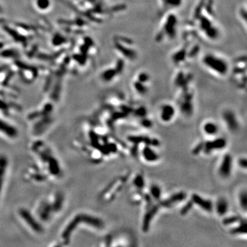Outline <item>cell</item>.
<instances>
[{"instance_id":"cell-20","label":"cell","mask_w":247,"mask_h":247,"mask_svg":"<svg viewBox=\"0 0 247 247\" xmlns=\"http://www.w3.org/2000/svg\"><path fill=\"white\" fill-rule=\"evenodd\" d=\"M216 210L218 216H224L229 210V202L224 198H220L216 204Z\"/></svg>"},{"instance_id":"cell-37","label":"cell","mask_w":247,"mask_h":247,"mask_svg":"<svg viewBox=\"0 0 247 247\" xmlns=\"http://www.w3.org/2000/svg\"><path fill=\"white\" fill-rule=\"evenodd\" d=\"M165 1L168 4L173 7L179 6L182 2V0H165Z\"/></svg>"},{"instance_id":"cell-10","label":"cell","mask_w":247,"mask_h":247,"mask_svg":"<svg viewBox=\"0 0 247 247\" xmlns=\"http://www.w3.org/2000/svg\"><path fill=\"white\" fill-rule=\"evenodd\" d=\"M177 24L176 17L173 14H170L167 17L166 23L163 27V32L168 37L173 39L176 36V26Z\"/></svg>"},{"instance_id":"cell-40","label":"cell","mask_w":247,"mask_h":247,"mask_svg":"<svg viewBox=\"0 0 247 247\" xmlns=\"http://www.w3.org/2000/svg\"><path fill=\"white\" fill-rule=\"evenodd\" d=\"M246 164H247V162H246V158H241L239 159V167H241L242 168H246Z\"/></svg>"},{"instance_id":"cell-7","label":"cell","mask_w":247,"mask_h":247,"mask_svg":"<svg viewBox=\"0 0 247 247\" xmlns=\"http://www.w3.org/2000/svg\"><path fill=\"white\" fill-rule=\"evenodd\" d=\"M0 136L10 141L16 140L19 137V130L10 122L0 118Z\"/></svg>"},{"instance_id":"cell-29","label":"cell","mask_w":247,"mask_h":247,"mask_svg":"<svg viewBox=\"0 0 247 247\" xmlns=\"http://www.w3.org/2000/svg\"><path fill=\"white\" fill-rule=\"evenodd\" d=\"M239 205H240L242 209L246 211V202H247V198H246V191L242 192L239 196Z\"/></svg>"},{"instance_id":"cell-34","label":"cell","mask_w":247,"mask_h":247,"mask_svg":"<svg viewBox=\"0 0 247 247\" xmlns=\"http://www.w3.org/2000/svg\"><path fill=\"white\" fill-rule=\"evenodd\" d=\"M199 52H200L199 45H195L192 48V50L190 51V52L187 53V56L190 58H194L197 55V54L199 53Z\"/></svg>"},{"instance_id":"cell-44","label":"cell","mask_w":247,"mask_h":247,"mask_svg":"<svg viewBox=\"0 0 247 247\" xmlns=\"http://www.w3.org/2000/svg\"><path fill=\"white\" fill-rule=\"evenodd\" d=\"M126 8V6L124 5H119V6H116L115 7L113 8V11H119V10H124Z\"/></svg>"},{"instance_id":"cell-36","label":"cell","mask_w":247,"mask_h":247,"mask_svg":"<svg viewBox=\"0 0 247 247\" xmlns=\"http://www.w3.org/2000/svg\"><path fill=\"white\" fill-rule=\"evenodd\" d=\"M37 5L41 9L47 8L49 6V1L48 0H38Z\"/></svg>"},{"instance_id":"cell-23","label":"cell","mask_w":247,"mask_h":247,"mask_svg":"<svg viewBox=\"0 0 247 247\" xmlns=\"http://www.w3.org/2000/svg\"><path fill=\"white\" fill-rule=\"evenodd\" d=\"M150 193L152 198L153 199L157 200V201L160 200L161 197V188L159 187L158 185H152L150 187Z\"/></svg>"},{"instance_id":"cell-15","label":"cell","mask_w":247,"mask_h":247,"mask_svg":"<svg viewBox=\"0 0 247 247\" xmlns=\"http://www.w3.org/2000/svg\"><path fill=\"white\" fill-rule=\"evenodd\" d=\"M175 108L171 104H164L161 108L160 118L163 122H169L172 120L175 115Z\"/></svg>"},{"instance_id":"cell-17","label":"cell","mask_w":247,"mask_h":247,"mask_svg":"<svg viewBox=\"0 0 247 247\" xmlns=\"http://www.w3.org/2000/svg\"><path fill=\"white\" fill-rule=\"evenodd\" d=\"M181 111L184 114H191L193 111V105L192 103V94L187 93L183 97V101L181 103Z\"/></svg>"},{"instance_id":"cell-30","label":"cell","mask_w":247,"mask_h":247,"mask_svg":"<svg viewBox=\"0 0 247 247\" xmlns=\"http://www.w3.org/2000/svg\"><path fill=\"white\" fill-rule=\"evenodd\" d=\"M134 184L139 189H143L144 187V177L141 175H138L134 180Z\"/></svg>"},{"instance_id":"cell-8","label":"cell","mask_w":247,"mask_h":247,"mask_svg":"<svg viewBox=\"0 0 247 247\" xmlns=\"http://www.w3.org/2000/svg\"><path fill=\"white\" fill-rule=\"evenodd\" d=\"M233 168V158L229 154H226L222 159L218 168V173L224 179L229 177Z\"/></svg>"},{"instance_id":"cell-11","label":"cell","mask_w":247,"mask_h":247,"mask_svg":"<svg viewBox=\"0 0 247 247\" xmlns=\"http://www.w3.org/2000/svg\"><path fill=\"white\" fill-rule=\"evenodd\" d=\"M191 201L193 205L198 206L201 209L207 212H212L213 209V205L212 201L202 198L197 194H193L192 195Z\"/></svg>"},{"instance_id":"cell-39","label":"cell","mask_w":247,"mask_h":247,"mask_svg":"<svg viewBox=\"0 0 247 247\" xmlns=\"http://www.w3.org/2000/svg\"><path fill=\"white\" fill-rule=\"evenodd\" d=\"M203 146H204V144H198L197 146L194 148L193 153L194 154H198L201 152L202 150H203Z\"/></svg>"},{"instance_id":"cell-26","label":"cell","mask_w":247,"mask_h":247,"mask_svg":"<svg viewBox=\"0 0 247 247\" xmlns=\"http://www.w3.org/2000/svg\"><path fill=\"white\" fill-rule=\"evenodd\" d=\"M134 88L141 95H144L148 92L147 87L144 85V83L140 82L139 81H135L134 83Z\"/></svg>"},{"instance_id":"cell-41","label":"cell","mask_w":247,"mask_h":247,"mask_svg":"<svg viewBox=\"0 0 247 247\" xmlns=\"http://www.w3.org/2000/svg\"><path fill=\"white\" fill-rule=\"evenodd\" d=\"M245 71H246V68L245 67L242 68V67H236L234 70V73L236 74H241L242 73H244Z\"/></svg>"},{"instance_id":"cell-6","label":"cell","mask_w":247,"mask_h":247,"mask_svg":"<svg viewBox=\"0 0 247 247\" xmlns=\"http://www.w3.org/2000/svg\"><path fill=\"white\" fill-rule=\"evenodd\" d=\"M202 63L207 67L211 70L215 71L216 73L224 76L228 71V65L227 62L220 57H218L213 54H208L203 57Z\"/></svg>"},{"instance_id":"cell-9","label":"cell","mask_w":247,"mask_h":247,"mask_svg":"<svg viewBox=\"0 0 247 247\" xmlns=\"http://www.w3.org/2000/svg\"><path fill=\"white\" fill-rule=\"evenodd\" d=\"M227 146V141L224 138H216L213 140L205 142L203 146V150L205 153L210 154L213 151L220 150L224 148Z\"/></svg>"},{"instance_id":"cell-19","label":"cell","mask_w":247,"mask_h":247,"mask_svg":"<svg viewBox=\"0 0 247 247\" xmlns=\"http://www.w3.org/2000/svg\"><path fill=\"white\" fill-rule=\"evenodd\" d=\"M185 198V194H184L183 192H179V193L173 194L171 197L163 201L162 205L164 207H172V205L176 204L177 202L184 201Z\"/></svg>"},{"instance_id":"cell-46","label":"cell","mask_w":247,"mask_h":247,"mask_svg":"<svg viewBox=\"0 0 247 247\" xmlns=\"http://www.w3.org/2000/svg\"><path fill=\"white\" fill-rule=\"evenodd\" d=\"M163 1H165V0H163Z\"/></svg>"},{"instance_id":"cell-27","label":"cell","mask_w":247,"mask_h":247,"mask_svg":"<svg viewBox=\"0 0 247 247\" xmlns=\"http://www.w3.org/2000/svg\"><path fill=\"white\" fill-rule=\"evenodd\" d=\"M213 4H214V1L213 0H207L204 8L205 10L207 11L210 16L213 17L214 16V10H213Z\"/></svg>"},{"instance_id":"cell-18","label":"cell","mask_w":247,"mask_h":247,"mask_svg":"<svg viewBox=\"0 0 247 247\" xmlns=\"http://www.w3.org/2000/svg\"><path fill=\"white\" fill-rule=\"evenodd\" d=\"M202 130L204 133L208 136H215L218 133L219 128L215 122H207L202 126Z\"/></svg>"},{"instance_id":"cell-32","label":"cell","mask_w":247,"mask_h":247,"mask_svg":"<svg viewBox=\"0 0 247 247\" xmlns=\"http://www.w3.org/2000/svg\"><path fill=\"white\" fill-rule=\"evenodd\" d=\"M124 62L122 59L118 60L117 63H116V67L115 68L118 74L122 73L124 70Z\"/></svg>"},{"instance_id":"cell-31","label":"cell","mask_w":247,"mask_h":247,"mask_svg":"<svg viewBox=\"0 0 247 247\" xmlns=\"http://www.w3.org/2000/svg\"><path fill=\"white\" fill-rule=\"evenodd\" d=\"M149 79H150V76H149V75L146 73V72H141V73H140L137 76V81L142 83L148 82Z\"/></svg>"},{"instance_id":"cell-21","label":"cell","mask_w":247,"mask_h":247,"mask_svg":"<svg viewBox=\"0 0 247 247\" xmlns=\"http://www.w3.org/2000/svg\"><path fill=\"white\" fill-rule=\"evenodd\" d=\"M187 52L186 49L185 48L181 49L174 54L172 56V60L175 63H181V62L183 61L185 59V58L187 56Z\"/></svg>"},{"instance_id":"cell-25","label":"cell","mask_w":247,"mask_h":247,"mask_svg":"<svg viewBox=\"0 0 247 247\" xmlns=\"http://www.w3.org/2000/svg\"><path fill=\"white\" fill-rule=\"evenodd\" d=\"M198 19L200 20V27H201L202 30L205 31L208 28H209L211 25H212L210 19L205 16L201 15L198 17Z\"/></svg>"},{"instance_id":"cell-42","label":"cell","mask_w":247,"mask_h":247,"mask_svg":"<svg viewBox=\"0 0 247 247\" xmlns=\"http://www.w3.org/2000/svg\"><path fill=\"white\" fill-rule=\"evenodd\" d=\"M239 14H240L241 17H242L243 19H244V21L246 20V17H247V13H246V10L244 8H241L240 9V11H239Z\"/></svg>"},{"instance_id":"cell-12","label":"cell","mask_w":247,"mask_h":247,"mask_svg":"<svg viewBox=\"0 0 247 247\" xmlns=\"http://www.w3.org/2000/svg\"><path fill=\"white\" fill-rule=\"evenodd\" d=\"M8 159L5 155L0 154V199H1L3 185L8 168Z\"/></svg>"},{"instance_id":"cell-5","label":"cell","mask_w":247,"mask_h":247,"mask_svg":"<svg viewBox=\"0 0 247 247\" xmlns=\"http://www.w3.org/2000/svg\"><path fill=\"white\" fill-rule=\"evenodd\" d=\"M17 216L24 226L32 233L40 235L43 233L44 228L43 224L32 212L25 208H21L17 210Z\"/></svg>"},{"instance_id":"cell-4","label":"cell","mask_w":247,"mask_h":247,"mask_svg":"<svg viewBox=\"0 0 247 247\" xmlns=\"http://www.w3.org/2000/svg\"><path fill=\"white\" fill-rule=\"evenodd\" d=\"M53 107L51 104L45 105L41 110L36 111L29 115L28 119L32 135L40 137L46 133L54 122Z\"/></svg>"},{"instance_id":"cell-3","label":"cell","mask_w":247,"mask_h":247,"mask_svg":"<svg viewBox=\"0 0 247 247\" xmlns=\"http://www.w3.org/2000/svg\"><path fill=\"white\" fill-rule=\"evenodd\" d=\"M65 202L66 198L63 192H54L39 200L32 212L42 224L49 223L63 212Z\"/></svg>"},{"instance_id":"cell-1","label":"cell","mask_w":247,"mask_h":247,"mask_svg":"<svg viewBox=\"0 0 247 247\" xmlns=\"http://www.w3.org/2000/svg\"><path fill=\"white\" fill-rule=\"evenodd\" d=\"M30 150L36 160L30 168L41 174L46 181L61 179L63 176L61 163L48 144L37 139L32 142Z\"/></svg>"},{"instance_id":"cell-24","label":"cell","mask_w":247,"mask_h":247,"mask_svg":"<svg viewBox=\"0 0 247 247\" xmlns=\"http://www.w3.org/2000/svg\"><path fill=\"white\" fill-rule=\"evenodd\" d=\"M205 34L210 39H216L219 36V31L216 27L211 25L209 28L205 30Z\"/></svg>"},{"instance_id":"cell-38","label":"cell","mask_w":247,"mask_h":247,"mask_svg":"<svg viewBox=\"0 0 247 247\" xmlns=\"http://www.w3.org/2000/svg\"><path fill=\"white\" fill-rule=\"evenodd\" d=\"M192 205H193V203H192V201H191V202H190L189 203H187V204L186 205H185L184 207H183V208L181 209V213L182 214V215H183V214H185V213H187L190 210V209L192 208Z\"/></svg>"},{"instance_id":"cell-22","label":"cell","mask_w":247,"mask_h":247,"mask_svg":"<svg viewBox=\"0 0 247 247\" xmlns=\"http://www.w3.org/2000/svg\"><path fill=\"white\" fill-rule=\"evenodd\" d=\"M117 74L118 73L115 69H108V70L104 71L102 74V78L104 81L108 82L112 81Z\"/></svg>"},{"instance_id":"cell-28","label":"cell","mask_w":247,"mask_h":247,"mask_svg":"<svg viewBox=\"0 0 247 247\" xmlns=\"http://www.w3.org/2000/svg\"><path fill=\"white\" fill-rule=\"evenodd\" d=\"M207 0H200V2L198 3V5L197 6V8L195 9L194 12V17L196 19H198V17L201 15L202 10L204 8L205 3L206 2Z\"/></svg>"},{"instance_id":"cell-14","label":"cell","mask_w":247,"mask_h":247,"mask_svg":"<svg viewBox=\"0 0 247 247\" xmlns=\"http://www.w3.org/2000/svg\"><path fill=\"white\" fill-rule=\"evenodd\" d=\"M115 48L117 49L119 52H120L122 55L129 60H134L137 58V52L133 49L128 48L125 44L119 42L117 39L115 41Z\"/></svg>"},{"instance_id":"cell-45","label":"cell","mask_w":247,"mask_h":247,"mask_svg":"<svg viewBox=\"0 0 247 247\" xmlns=\"http://www.w3.org/2000/svg\"><path fill=\"white\" fill-rule=\"evenodd\" d=\"M164 35H165L164 32H163V31H161L159 32V33H158V34L157 35V37H156V39H157L158 41H161L163 39V37H164Z\"/></svg>"},{"instance_id":"cell-16","label":"cell","mask_w":247,"mask_h":247,"mask_svg":"<svg viewBox=\"0 0 247 247\" xmlns=\"http://www.w3.org/2000/svg\"><path fill=\"white\" fill-rule=\"evenodd\" d=\"M142 157L146 161L149 163H153L159 160V156L149 145L145 146L141 152Z\"/></svg>"},{"instance_id":"cell-35","label":"cell","mask_w":247,"mask_h":247,"mask_svg":"<svg viewBox=\"0 0 247 247\" xmlns=\"http://www.w3.org/2000/svg\"><path fill=\"white\" fill-rule=\"evenodd\" d=\"M117 40L119 42H121L126 45H131L133 43V40L131 39L126 37H123V36H119L118 39H117Z\"/></svg>"},{"instance_id":"cell-2","label":"cell","mask_w":247,"mask_h":247,"mask_svg":"<svg viewBox=\"0 0 247 247\" xmlns=\"http://www.w3.org/2000/svg\"><path fill=\"white\" fill-rule=\"evenodd\" d=\"M89 227L94 229H102L104 226L100 218L86 212H79L70 218L60 231L56 246H67L81 227Z\"/></svg>"},{"instance_id":"cell-33","label":"cell","mask_w":247,"mask_h":247,"mask_svg":"<svg viewBox=\"0 0 247 247\" xmlns=\"http://www.w3.org/2000/svg\"><path fill=\"white\" fill-rule=\"evenodd\" d=\"M239 220H240V218H239V217L231 216L229 218H226V219H224L223 223L224 224L229 225V224H234L235 223H238Z\"/></svg>"},{"instance_id":"cell-13","label":"cell","mask_w":247,"mask_h":247,"mask_svg":"<svg viewBox=\"0 0 247 247\" xmlns=\"http://www.w3.org/2000/svg\"><path fill=\"white\" fill-rule=\"evenodd\" d=\"M223 120L227 128L231 131H235L239 127V123L234 113L231 111H224L223 113Z\"/></svg>"},{"instance_id":"cell-43","label":"cell","mask_w":247,"mask_h":247,"mask_svg":"<svg viewBox=\"0 0 247 247\" xmlns=\"http://www.w3.org/2000/svg\"><path fill=\"white\" fill-rule=\"evenodd\" d=\"M142 125L144 127H146V128H150L152 126V123L149 119H144L142 122Z\"/></svg>"}]
</instances>
